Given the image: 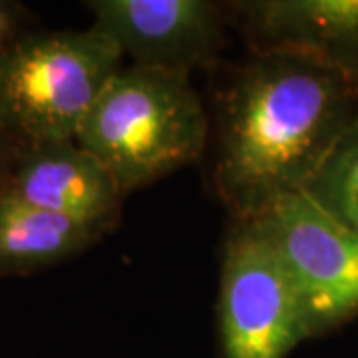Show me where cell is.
I'll return each instance as SVG.
<instances>
[{"instance_id": "obj_11", "label": "cell", "mask_w": 358, "mask_h": 358, "mask_svg": "<svg viewBox=\"0 0 358 358\" xmlns=\"http://www.w3.org/2000/svg\"><path fill=\"white\" fill-rule=\"evenodd\" d=\"M24 6L0 0V56L20 34H24Z\"/></svg>"}, {"instance_id": "obj_12", "label": "cell", "mask_w": 358, "mask_h": 358, "mask_svg": "<svg viewBox=\"0 0 358 358\" xmlns=\"http://www.w3.org/2000/svg\"><path fill=\"white\" fill-rule=\"evenodd\" d=\"M18 148L20 145L0 126V193L4 192V187L8 183L14 159H16V154H18Z\"/></svg>"}, {"instance_id": "obj_4", "label": "cell", "mask_w": 358, "mask_h": 358, "mask_svg": "<svg viewBox=\"0 0 358 358\" xmlns=\"http://www.w3.org/2000/svg\"><path fill=\"white\" fill-rule=\"evenodd\" d=\"M293 282L308 336L358 317V235L305 193H287L251 217Z\"/></svg>"}, {"instance_id": "obj_1", "label": "cell", "mask_w": 358, "mask_h": 358, "mask_svg": "<svg viewBox=\"0 0 358 358\" xmlns=\"http://www.w3.org/2000/svg\"><path fill=\"white\" fill-rule=\"evenodd\" d=\"M358 114V74L308 54L257 50L217 103L215 185L235 219L307 187Z\"/></svg>"}, {"instance_id": "obj_2", "label": "cell", "mask_w": 358, "mask_h": 358, "mask_svg": "<svg viewBox=\"0 0 358 358\" xmlns=\"http://www.w3.org/2000/svg\"><path fill=\"white\" fill-rule=\"evenodd\" d=\"M207 134L209 122L189 76L129 64L108 82L76 141L128 195L197 162Z\"/></svg>"}, {"instance_id": "obj_10", "label": "cell", "mask_w": 358, "mask_h": 358, "mask_svg": "<svg viewBox=\"0 0 358 358\" xmlns=\"http://www.w3.org/2000/svg\"><path fill=\"white\" fill-rule=\"evenodd\" d=\"M301 193L358 235V114Z\"/></svg>"}, {"instance_id": "obj_7", "label": "cell", "mask_w": 358, "mask_h": 358, "mask_svg": "<svg viewBox=\"0 0 358 358\" xmlns=\"http://www.w3.org/2000/svg\"><path fill=\"white\" fill-rule=\"evenodd\" d=\"M4 193L78 221L98 235L114 227L126 197L110 169L76 140L20 145Z\"/></svg>"}, {"instance_id": "obj_8", "label": "cell", "mask_w": 358, "mask_h": 358, "mask_svg": "<svg viewBox=\"0 0 358 358\" xmlns=\"http://www.w3.org/2000/svg\"><path fill=\"white\" fill-rule=\"evenodd\" d=\"M233 10L257 50L301 52L358 74V0H247Z\"/></svg>"}, {"instance_id": "obj_3", "label": "cell", "mask_w": 358, "mask_h": 358, "mask_svg": "<svg viewBox=\"0 0 358 358\" xmlns=\"http://www.w3.org/2000/svg\"><path fill=\"white\" fill-rule=\"evenodd\" d=\"M120 68V50L92 26L24 32L0 56V126L18 145L76 140Z\"/></svg>"}, {"instance_id": "obj_9", "label": "cell", "mask_w": 358, "mask_h": 358, "mask_svg": "<svg viewBox=\"0 0 358 358\" xmlns=\"http://www.w3.org/2000/svg\"><path fill=\"white\" fill-rule=\"evenodd\" d=\"M98 239L96 231L78 221L0 193V279L54 267Z\"/></svg>"}, {"instance_id": "obj_5", "label": "cell", "mask_w": 358, "mask_h": 358, "mask_svg": "<svg viewBox=\"0 0 358 358\" xmlns=\"http://www.w3.org/2000/svg\"><path fill=\"white\" fill-rule=\"evenodd\" d=\"M310 338L293 282L251 219H237L225 241L219 282L223 358H287Z\"/></svg>"}, {"instance_id": "obj_6", "label": "cell", "mask_w": 358, "mask_h": 358, "mask_svg": "<svg viewBox=\"0 0 358 358\" xmlns=\"http://www.w3.org/2000/svg\"><path fill=\"white\" fill-rule=\"evenodd\" d=\"M92 28L131 66L189 76L223 44L221 10L209 0H94Z\"/></svg>"}]
</instances>
